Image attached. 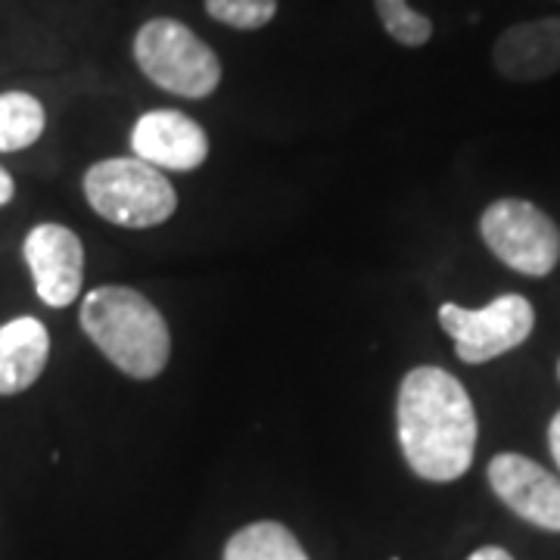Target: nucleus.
I'll return each mask as SVG.
<instances>
[{
	"label": "nucleus",
	"mask_w": 560,
	"mask_h": 560,
	"mask_svg": "<svg viewBox=\"0 0 560 560\" xmlns=\"http://www.w3.org/2000/svg\"><path fill=\"white\" fill-rule=\"evenodd\" d=\"M396 433L405 464L420 480L464 477L477 452V411L464 383L445 368H411L396 399Z\"/></svg>",
	"instance_id": "obj_1"
},
{
	"label": "nucleus",
	"mask_w": 560,
	"mask_h": 560,
	"mask_svg": "<svg viewBox=\"0 0 560 560\" xmlns=\"http://www.w3.org/2000/svg\"><path fill=\"white\" fill-rule=\"evenodd\" d=\"M81 330L131 381L160 377L172 355L162 312L131 287H97L81 300Z\"/></svg>",
	"instance_id": "obj_2"
},
{
	"label": "nucleus",
	"mask_w": 560,
	"mask_h": 560,
	"mask_svg": "<svg viewBox=\"0 0 560 560\" xmlns=\"http://www.w3.org/2000/svg\"><path fill=\"white\" fill-rule=\"evenodd\" d=\"M131 54L140 72L175 97L202 101L215 94L221 84L219 54L190 25L178 20L156 16L143 22L135 35Z\"/></svg>",
	"instance_id": "obj_3"
},
{
	"label": "nucleus",
	"mask_w": 560,
	"mask_h": 560,
	"mask_svg": "<svg viewBox=\"0 0 560 560\" xmlns=\"http://www.w3.org/2000/svg\"><path fill=\"white\" fill-rule=\"evenodd\" d=\"M81 187L91 209L119 228H156L178 209V194L165 172L138 156H113L91 165Z\"/></svg>",
	"instance_id": "obj_4"
},
{
	"label": "nucleus",
	"mask_w": 560,
	"mask_h": 560,
	"mask_svg": "<svg viewBox=\"0 0 560 560\" xmlns=\"http://www.w3.org/2000/svg\"><path fill=\"white\" fill-rule=\"evenodd\" d=\"M480 234L492 256L526 278H545L560 261V228L536 202L504 197L480 219Z\"/></svg>",
	"instance_id": "obj_5"
},
{
	"label": "nucleus",
	"mask_w": 560,
	"mask_h": 560,
	"mask_svg": "<svg viewBox=\"0 0 560 560\" xmlns=\"http://www.w3.org/2000/svg\"><path fill=\"white\" fill-rule=\"evenodd\" d=\"M440 324L455 340V355L464 364H486L529 340L536 327V308L521 293L495 296L486 308L445 302L440 305Z\"/></svg>",
	"instance_id": "obj_6"
},
{
	"label": "nucleus",
	"mask_w": 560,
	"mask_h": 560,
	"mask_svg": "<svg viewBox=\"0 0 560 560\" xmlns=\"http://www.w3.org/2000/svg\"><path fill=\"white\" fill-rule=\"evenodd\" d=\"M22 256L44 305L66 308L79 300L84 280V246L75 231L57 221L35 224L22 243Z\"/></svg>",
	"instance_id": "obj_7"
},
{
	"label": "nucleus",
	"mask_w": 560,
	"mask_h": 560,
	"mask_svg": "<svg viewBox=\"0 0 560 560\" xmlns=\"http://www.w3.org/2000/svg\"><path fill=\"white\" fill-rule=\"evenodd\" d=\"M489 486L521 521L560 533V480L526 455L501 452L489 460Z\"/></svg>",
	"instance_id": "obj_8"
},
{
	"label": "nucleus",
	"mask_w": 560,
	"mask_h": 560,
	"mask_svg": "<svg viewBox=\"0 0 560 560\" xmlns=\"http://www.w3.org/2000/svg\"><path fill=\"white\" fill-rule=\"evenodd\" d=\"M131 150L160 172H194L209 160V135L180 109H153L135 121Z\"/></svg>",
	"instance_id": "obj_9"
},
{
	"label": "nucleus",
	"mask_w": 560,
	"mask_h": 560,
	"mask_svg": "<svg viewBox=\"0 0 560 560\" xmlns=\"http://www.w3.org/2000/svg\"><path fill=\"white\" fill-rule=\"evenodd\" d=\"M492 62L508 81H541L560 72V16L517 22L492 47Z\"/></svg>",
	"instance_id": "obj_10"
},
{
	"label": "nucleus",
	"mask_w": 560,
	"mask_h": 560,
	"mask_svg": "<svg viewBox=\"0 0 560 560\" xmlns=\"http://www.w3.org/2000/svg\"><path fill=\"white\" fill-rule=\"evenodd\" d=\"M50 359V334L38 318L22 315L0 327V396H20L40 381Z\"/></svg>",
	"instance_id": "obj_11"
},
{
	"label": "nucleus",
	"mask_w": 560,
	"mask_h": 560,
	"mask_svg": "<svg viewBox=\"0 0 560 560\" xmlns=\"http://www.w3.org/2000/svg\"><path fill=\"white\" fill-rule=\"evenodd\" d=\"M224 560H308V555L283 523L256 521L228 539Z\"/></svg>",
	"instance_id": "obj_12"
},
{
	"label": "nucleus",
	"mask_w": 560,
	"mask_h": 560,
	"mask_svg": "<svg viewBox=\"0 0 560 560\" xmlns=\"http://www.w3.org/2000/svg\"><path fill=\"white\" fill-rule=\"evenodd\" d=\"M47 128L44 103L25 91L0 94V153H20L38 143Z\"/></svg>",
	"instance_id": "obj_13"
},
{
	"label": "nucleus",
	"mask_w": 560,
	"mask_h": 560,
	"mask_svg": "<svg viewBox=\"0 0 560 560\" xmlns=\"http://www.w3.org/2000/svg\"><path fill=\"white\" fill-rule=\"evenodd\" d=\"M374 10L383 32L399 40L401 47H423L433 38V22L418 13L408 0H374Z\"/></svg>",
	"instance_id": "obj_14"
},
{
	"label": "nucleus",
	"mask_w": 560,
	"mask_h": 560,
	"mask_svg": "<svg viewBox=\"0 0 560 560\" xmlns=\"http://www.w3.org/2000/svg\"><path fill=\"white\" fill-rule=\"evenodd\" d=\"M206 13L228 28L256 32L278 16V0H202Z\"/></svg>",
	"instance_id": "obj_15"
},
{
	"label": "nucleus",
	"mask_w": 560,
	"mask_h": 560,
	"mask_svg": "<svg viewBox=\"0 0 560 560\" xmlns=\"http://www.w3.org/2000/svg\"><path fill=\"white\" fill-rule=\"evenodd\" d=\"M13 197H16V180H13V175L0 165V206H7Z\"/></svg>",
	"instance_id": "obj_16"
},
{
	"label": "nucleus",
	"mask_w": 560,
	"mask_h": 560,
	"mask_svg": "<svg viewBox=\"0 0 560 560\" xmlns=\"http://www.w3.org/2000/svg\"><path fill=\"white\" fill-rule=\"evenodd\" d=\"M467 560H514L504 548H499V545H482V548H477L474 555Z\"/></svg>",
	"instance_id": "obj_17"
},
{
	"label": "nucleus",
	"mask_w": 560,
	"mask_h": 560,
	"mask_svg": "<svg viewBox=\"0 0 560 560\" xmlns=\"http://www.w3.org/2000/svg\"><path fill=\"white\" fill-rule=\"evenodd\" d=\"M548 448H551L555 464L560 467V411L555 415V420H551V427H548Z\"/></svg>",
	"instance_id": "obj_18"
},
{
	"label": "nucleus",
	"mask_w": 560,
	"mask_h": 560,
	"mask_svg": "<svg viewBox=\"0 0 560 560\" xmlns=\"http://www.w3.org/2000/svg\"><path fill=\"white\" fill-rule=\"evenodd\" d=\"M558 377H560V364H558Z\"/></svg>",
	"instance_id": "obj_19"
}]
</instances>
